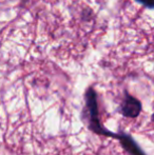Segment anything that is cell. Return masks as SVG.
Segmentation results:
<instances>
[{
	"instance_id": "obj_1",
	"label": "cell",
	"mask_w": 154,
	"mask_h": 155,
	"mask_svg": "<svg viewBox=\"0 0 154 155\" xmlns=\"http://www.w3.org/2000/svg\"><path fill=\"white\" fill-rule=\"evenodd\" d=\"M81 120L91 132L101 136L114 137L118 139L119 143H121L128 135L125 133H113L100 124L97 94L93 88H89L84 94V106L81 111Z\"/></svg>"
},
{
	"instance_id": "obj_2",
	"label": "cell",
	"mask_w": 154,
	"mask_h": 155,
	"mask_svg": "<svg viewBox=\"0 0 154 155\" xmlns=\"http://www.w3.org/2000/svg\"><path fill=\"white\" fill-rule=\"evenodd\" d=\"M121 114L129 118H136L142 112V104L137 98L126 92V97L121 104Z\"/></svg>"
},
{
	"instance_id": "obj_3",
	"label": "cell",
	"mask_w": 154,
	"mask_h": 155,
	"mask_svg": "<svg viewBox=\"0 0 154 155\" xmlns=\"http://www.w3.org/2000/svg\"><path fill=\"white\" fill-rule=\"evenodd\" d=\"M136 1L140 2V3H143L145 6H147L149 8H152L154 6V0H136Z\"/></svg>"
}]
</instances>
